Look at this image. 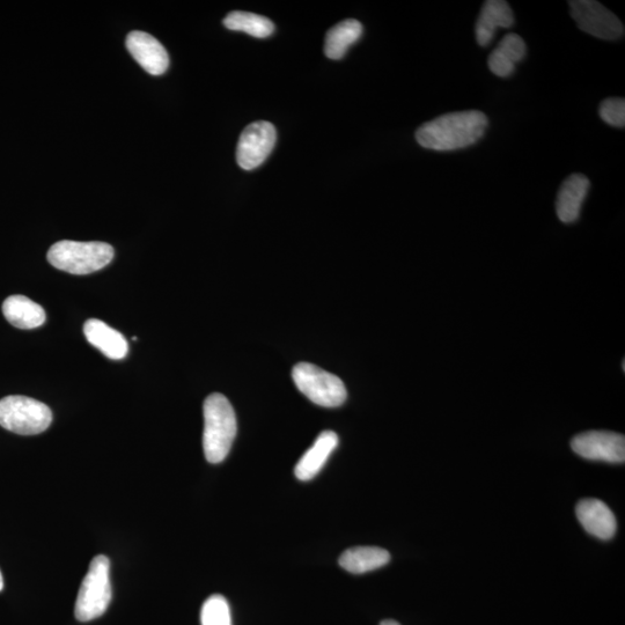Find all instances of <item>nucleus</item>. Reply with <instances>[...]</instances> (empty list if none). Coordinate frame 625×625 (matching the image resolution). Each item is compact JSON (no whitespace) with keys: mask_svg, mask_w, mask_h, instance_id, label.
<instances>
[{"mask_svg":"<svg viewBox=\"0 0 625 625\" xmlns=\"http://www.w3.org/2000/svg\"><path fill=\"white\" fill-rule=\"evenodd\" d=\"M3 314L12 326L35 329L44 325L47 316L43 308L25 296H11L4 301Z\"/></svg>","mask_w":625,"mask_h":625,"instance_id":"obj_17","label":"nucleus"},{"mask_svg":"<svg viewBox=\"0 0 625 625\" xmlns=\"http://www.w3.org/2000/svg\"><path fill=\"white\" fill-rule=\"evenodd\" d=\"M514 16L509 3L504 0H488L485 2L476 22V40L482 47L489 46L498 28L513 26Z\"/></svg>","mask_w":625,"mask_h":625,"instance_id":"obj_14","label":"nucleus"},{"mask_svg":"<svg viewBox=\"0 0 625 625\" xmlns=\"http://www.w3.org/2000/svg\"><path fill=\"white\" fill-rule=\"evenodd\" d=\"M110 562L104 555L93 558L90 569L78 593L75 614L80 622H88L104 615L112 601Z\"/></svg>","mask_w":625,"mask_h":625,"instance_id":"obj_5","label":"nucleus"},{"mask_svg":"<svg viewBox=\"0 0 625 625\" xmlns=\"http://www.w3.org/2000/svg\"><path fill=\"white\" fill-rule=\"evenodd\" d=\"M572 451L586 460L623 463L625 461V438L620 433L588 431L580 433L571 441Z\"/></svg>","mask_w":625,"mask_h":625,"instance_id":"obj_9","label":"nucleus"},{"mask_svg":"<svg viewBox=\"0 0 625 625\" xmlns=\"http://www.w3.org/2000/svg\"><path fill=\"white\" fill-rule=\"evenodd\" d=\"M292 378L299 391L318 406L336 408L347 400L344 382L318 366L299 363L293 367Z\"/></svg>","mask_w":625,"mask_h":625,"instance_id":"obj_6","label":"nucleus"},{"mask_svg":"<svg viewBox=\"0 0 625 625\" xmlns=\"http://www.w3.org/2000/svg\"><path fill=\"white\" fill-rule=\"evenodd\" d=\"M277 134L274 125L260 121L249 124L242 132L238 147V165L245 171L261 166L274 150Z\"/></svg>","mask_w":625,"mask_h":625,"instance_id":"obj_8","label":"nucleus"},{"mask_svg":"<svg viewBox=\"0 0 625 625\" xmlns=\"http://www.w3.org/2000/svg\"><path fill=\"white\" fill-rule=\"evenodd\" d=\"M224 25L230 31L244 32L259 39H266L275 32V26L271 20L249 12L230 13L224 19Z\"/></svg>","mask_w":625,"mask_h":625,"instance_id":"obj_20","label":"nucleus"},{"mask_svg":"<svg viewBox=\"0 0 625 625\" xmlns=\"http://www.w3.org/2000/svg\"><path fill=\"white\" fill-rule=\"evenodd\" d=\"M380 625H401V624L394 620H385V621H382Z\"/></svg>","mask_w":625,"mask_h":625,"instance_id":"obj_23","label":"nucleus"},{"mask_svg":"<svg viewBox=\"0 0 625 625\" xmlns=\"http://www.w3.org/2000/svg\"><path fill=\"white\" fill-rule=\"evenodd\" d=\"M363 35L359 21L348 19L330 29L326 36L325 53L330 60H341L348 49Z\"/></svg>","mask_w":625,"mask_h":625,"instance_id":"obj_19","label":"nucleus"},{"mask_svg":"<svg viewBox=\"0 0 625 625\" xmlns=\"http://www.w3.org/2000/svg\"><path fill=\"white\" fill-rule=\"evenodd\" d=\"M576 514L580 525L588 534L604 541L614 538L617 531L615 514L602 500L597 498L580 500Z\"/></svg>","mask_w":625,"mask_h":625,"instance_id":"obj_10","label":"nucleus"},{"mask_svg":"<svg viewBox=\"0 0 625 625\" xmlns=\"http://www.w3.org/2000/svg\"><path fill=\"white\" fill-rule=\"evenodd\" d=\"M527 47L521 36L507 34L489 56V69L495 76L509 78L516 71V65L524 60Z\"/></svg>","mask_w":625,"mask_h":625,"instance_id":"obj_15","label":"nucleus"},{"mask_svg":"<svg viewBox=\"0 0 625 625\" xmlns=\"http://www.w3.org/2000/svg\"><path fill=\"white\" fill-rule=\"evenodd\" d=\"M203 413L205 458L210 463L223 462L231 451L238 430L232 404L223 394H211L204 402Z\"/></svg>","mask_w":625,"mask_h":625,"instance_id":"obj_2","label":"nucleus"},{"mask_svg":"<svg viewBox=\"0 0 625 625\" xmlns=\"http://www.w3.org/2000/svg\"><path fill=\"white\" fill-rule=\"evenodd\" d=\"M53 422L47 404L31 397L11 395L0 400V426L21 436L39 435Z\"/></svg>","mask_w":625,"mask_h":625,"instance_id":"obj_4","label":"nucleus"},{"mask_svg":"<svg viewBox=\"0 0 625 625\" xmlns=\"http://www.w3.org/2000/svg\"><path fill=\"white\" fill-rule=\"evenodd\" d=\"M129 53L142 68L153 76H161L169 66V57L163 44L145 32H131L127 38Z\"/></svg>","mask_w":625,"mask_h":625,"instance_id":"obj_11","label":"nucleus"},{"mask_svg":"<svg viewBox=\"0 0 625 625\" xmlns=\"http://www.w3.org/2000/svg\"><path fill=\"white\" fill-rule=\"evenodd\" d=\"M391 562V554L386 549L378 547H356L344 551L341 555V568L354 575H363L382 568Z\"/></svg>","mask_w":625,"mask_h":625,"instance_id":"obj_18","label":"nucleus"},{"mask_svg":"<svg viewBox=\"0 0 625 625\" xmlns=\"http://www.w3.org/2000/svg\"><path fill=\"white\" fill-rule=\"evenodd\" d=\"M590 187V180L585 175L579 173L570 175L562 183L556 201L557 216L562 223L571 224L577 222Z\"/></svg>","mask_w":625,"mask_h":625,"instance_id":"obj_12","label":"nucleus"},{"mask_svg":"<svg viewBox=\"0 0 625 625\" xmlns=\"http://www.w3.org/2000/svg\"><path fill=\"white\" fill-rule=\"evenodd\" d=\"M84 334L88 343L92 344L107 358L120 360L128 355L129 344L125 337L107 323L98 319L86 321Z\"/></svg>","mask_w":625,"mask_h":625,"instance_id":"obj_13","label":"nucleus"},{"mask_svg":"<svg viewBox=\"0 0 625 625\" xmlns=\"http://www.w3.org/2000/svg\"><path fill=\"white\" fill-rule=\"evenodd\" d=\"M201 622L202 625H232L229 602L222 595H212L204 602Z\"/></svg>","mask_w":625,"mask_h":625,"instance_id":"obj_21","label":"nucleus"},{"mask_svg":"<svg viewBox=\"0 0 625 625\" xmlns=\"http://www.w3.org/2000/svg\"><path fill=\"white\" fill-rule=\"evenodd\" d=\"M571 17L583 32L601 40H619L624 35V27L619 18L604 5L594 0L569 2Z\"/></svg>","mask_w":625,"mask_h":625,"instance_id":"obj_7","label":"nucleus"},{"mask_svg":"<svg viewBox=\"0 0 625 625\" xmlns=\"http://www.w3.org/2000/svg\"><path fill=\"white\" fill-rule=\"evenodd\" d=\"M338 445V437L333 431L322 432L313 446L299 460L294 474L300 481H310L320 473L330 455Z\"/></svg>","mask_w":625,"mask_h":625,"instance_id":"obj_16","label":"nucleus"},{"mask_svg":"<svg viewBox=\"0 0 625 625\" xmlns=\"http://www.w3.org/2000/svg\"><path fill=\"white\" fill-rule=\"evenodd\" d=\"M114 255V248L105 242L63 240L51 246L48 261L69 274L88 275L107 267Z\"/></svg>","mask_w":625,"mask_h":625,"instance_id":"obj_3","label":"nucleus"},{"mask_svg":"<svg viewBox=\"0 0 625 625\" xmlns=\"http://www.w3.org/2000/svg\"><path fill=\"white\" fill-rule=\"evenodd\" d=\"M488 125L487 115L479 110L451 113L423 124L416 132V139L424 149L455 151L479 142Z\"/></svg>","mask_w":625,"mask_h":625,"instance_id":"obj_1","label":"nucleus"},{"mask_svg":"<svg viewBox=\"0 0 625 625\" xmlns=\"http://www.w3.org/2000/svg\"><path fill=\"white\" fill-rule=\"evenodd\" d=\"M600 117L607 124L615 128H624L625 125V100L621 98H609L602 101L599 109Z\"/></svg>","mask_w":625,"mask_h":625,"instance_id":"obj_22","label":"nucleus"},{"mask_svg":"<svg viewBox=\"0 0 625 625\" xmlns=\"http://www.w3.org/2000/svg\"><path fill=\"white\" fill-rule=\"evenodd\" d=\"M3 588H4V579H3L2 571H0V591H2Z\"/></svg>","mask_w":625,"mask_h":625,"instance_id":"obj_24","label":"nucleus"}]
</instances>
